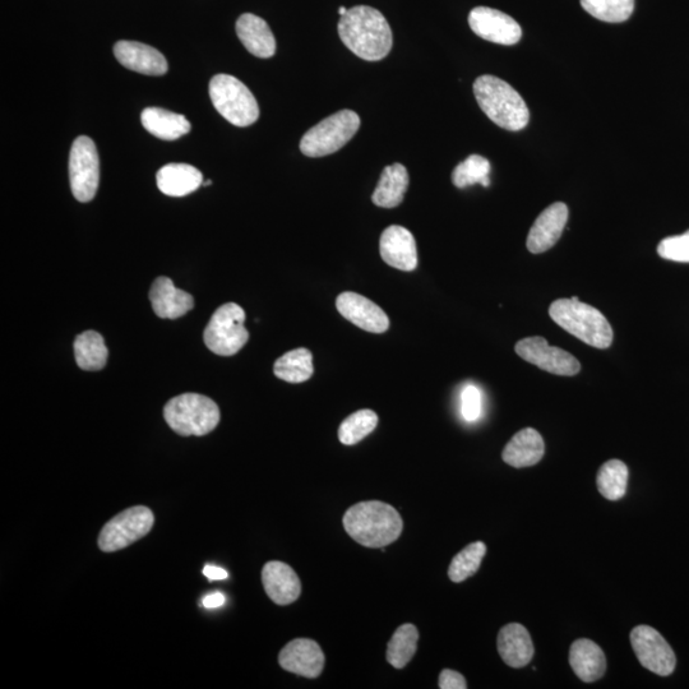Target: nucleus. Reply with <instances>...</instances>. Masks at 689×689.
<instances>
[{
	"instance_id": "obj_1",
	"label": "nucleus",
	"mask_w": 689,
	"mask_h": 689,
	"mask_svg": "<svg viewBox=\"0 0 689 689\" xmlns=\"http://www.w3.org/2000/svg\"><path fill=\"white\" fill-rule=\"evenodd\" d=\"M339 35L356 57L377 62L390 54L393 44L390 25L376 8L358 6L341 16Z\"/></svg>"
},
{
	"instance_id": "obj_2",
	"label": "nucleus",
	"mask_w": 689,
	"mask_h": 689,
	"mask_svg": "<svg viewBox=\"0 0 689 689\" xmlns=\"http://www.w3.org/2000/svg\"><path fill=\"white\" fill-rule=\"evenodd\" d=\"M346 533L367 548H385L400 538L404 522L390 504L360 502L346 511L342 519Z\"/></svg>"
},
{
	"instance_id": "obj_3",
	"label": "nucleus",
	"mask_w": 689,
	"mask_h": 689,
	"mask_svg": "<svg viewBox=\"0 0 689 689\" xmlns=\"http://www.w3.org/2000/svg\"><path fill=\"white\" fill-rule=\"evenodd\" d=\"M474 95L485 115L497 126L517 132L529 123L530 112L524 99L501 78L479 77L474 83Z\"/></svg>"
},
{
	"instance_id": "obj_4",
	"label": "nucleus",
	"mask_w": 689,
	"mask_h": 689,
	"mask_svg": "<svg viewBox=\"0 0 689 689\" xmlns=\"http://www.w3.org/2000/svg\"><path fill=\"white\" fill-rule=\"evenodd\" d=\"M549 316L564 331L596 349L612 345L613 328L598 309L580 302L577 297L559 299L550 304Z\"/></svg>"
},
{
	"instance_id": "obj_5",
	"label": "nucleus",
	"mask_w": 689,
	"mask_h": 689,
	"mask_svg": "<svg viewBox=\"0 0 689 689\" xmlns=\"http://www.w3.org/2000/svg\"><path fill=\"white\" fill-rule=\"evenodd\" d=\"M169 427L183 437H202L220 423V409L210 397L184 393L171 399L164 409Z\"/></svg>"
},
{
	"instance_id": "obj_6",
	"label": "nucleus",
	"mask_w": 689,
	"mask_h": 689,
	"mask_svg": "<svg viewBox=\"0 0 689 689\" xmlns=\"http://www.w3.org/2000/svg\"><path fill=\"white\" fill-rule=\"evenodd\" d=\"M210 97L217 112L233 126L248 127L260 117L256 97L238 78L229 75L212 78Z\"/></svg>"
},
{
	"instance_id": "obj_7",
	"label": "nucleus",
	"mask_w": 689,
	"mask_h": 689,
	"mask_svg": "<svg viewBox=\"0 0 689 689\" xmlns=\"http://www.w3.org/2000/svg\"><path fill=\"white\" fill-rule=\"evenodd\" d=\"M359 127L358 114L353 110H341L309 129L300 141V151L308 157L334 154L355 136Z\"/></svg>"
},
{
	"instance_id": "obj_8",
	"label": "nucleus",
	"mask_w": 689,
	"mask_h": 689,
	"mask_svg": "<svg viewBox=\"0 0 689 689\" xmlns=\"http://www.w3.org/2000/svg\"><path fill=\"white\" fill-rule=\"evenodd\" d=\"M244 322L245 312L240 305H221L208 322L203 334L207 348L220 356H233L239 353L249 340V332L244 327Z\"/></svg>"
},
{
	"instance_id": "obj_9",
	"label": "nucleus",
	"mask_w": 689,
	"mask_h": 689,
	"mask_svg": "<svg viewBox=\"0 0 689 689\" xmlns=\"http://www.w3.org/2000/svg\"><path fill=\"white\" fill-rule=\"evenodd\" d=\"M155 517L150 508L137 506L119 513L106 522L99 536V547L105 553L118 552L145 538L154 526Z\"/></svg>"
},
{
	"instance_id": "obj_10",
	"label": "nucleus",
	"mask_w": 689,
	"mask_h": 689,
	"mask_svg": "<svg viewBox=\"0 0 689 689\" xmlns=\"http://www.w3.org/2000/svg\"><path fill=\"white\" fill-rule=\"evenodd\" d=\"M100 180V161L94 141L81 136L69 155V182L73 196L82 203L94 200Z\"/></svg>"
},
{
	"instance_id": "obj_11",
	"label": "nucleus",
	"mask_w": 689,
	"mask_h": 689,
	"mask_svg": "<svg viewBox=\"0 0 689 689\" xmlns=\"http://www.w3.org/2000/svg\"><path fill=\"white\" fill-rule=\"evenodd\" d=\"M631 644L642 667L660 677L673 674L677 658L672 647L654 628L649 626L633 628Z\"/></svg>"
},
{
	"instance_id": "obj_12",
	"label": "nucleus",
	"mask_w": 689,
	"mask_h": 689,
	"mask_svg": "<svg viewBox=\"0 0 689 689\" xmlns=\"http://www.w3.org/2000/svg\"><path fill=\"white\" fill-rule=\"evenodd\" d=\"M516 353L545 372L572 377L581 371V364L567 351L550 346L544 337H527L516 344Z\"/></svg>"
},
{
	"instance_id": "obj_13",
	"label": "nucleus",
	"mask_w": 689,
	"mask_h": 689,
	"mask_svg": "<svg viewBox=\"0 0 689 689\" xmlns=\"http://www.w3.org/2000/svg\"><path fill=\"white\" fill-rule=\"evenodd\" d=\"M469 25L479 38L499 45H515L522 38V30L511 16L488 7L474 8Z\"/></svg>"
},
{
	"instance_id": "obj_14",
	"label": "nucleus",
	"mask_w": 689,
	"mask_h": 689,
	"mask_svg": "<svg viewBox=\"0 0 689 689\" xmlns=\"http://www.w3.org/2000/svg\"><path fill=\"white\" fill-rule=\"evenodd\" d=\"M336 308L341 316L353 325L372 334H383L390 328V318L387 314L363 295L346 291L337 297Z\"/></svg>"
},
{
	"instance_id": "obj_15",
	"label": "nucleus",
	"mask_w": 689,
	"mask_h": 689,
	"mask_svg": "<svg viewBox=\"0 0 689 689\" xmlns=\"http://www.w3.org/2000/svg\"><path fill=\"white\" fill-rule=\"evenodd\" d=\"M279 663L286 672L304 678H317L325 668V654L316 641L298 638L281 650Z\"/></svg>"
},
{
	"instance_id": "obj_16",
	"label": "nucleus",
	"mask_w": 689,
	"mask_h": 689,
	"mask_svg": "<svg viewBox=\"0 0 689 689\" xmlns=\"http://www.w3.org/2000/svg\"><path fill=\"white\" fill-rule=\"evenodd\" d=\"M379 252L382 260L397 270L411 272L418 267L415 238L402 226L392 225L383 231Z\"/></svg>"
},
{
	"instance_id": "obj_17",
	"label": "nucleus",
	"mask_w": 689,
	"mask_h": 689,
	"mask_svg": "<svg viewBox=\"0 0 689 689\" xmlns=\"http://www.w3.org/2000/svg\"><path fill=\"white\" fill-rule=\"evenodd\" d=\"M568 220V207L562 202L553 203L536 219L527 237V249L540 254L549 251L562 237Z\"/></svg>"
},
{
	"instance_id": "obj_18",
	"label": "nucleus",
	"mask_w": 689,
	"mask_h": 689,
	"mask_svg": "<svg viewBox=\"0 0 689 689\" xmlns=\"http://www.w3.org/2000/svg\"><path fill=\"white\" fill-rule=\"evenodd\" d=\"M115 58L123 67L147 76H163L168 72V62L163 54L150 45L137 41H119L114 46Z\"/></svg>"
},
{
	"instance_id": "obj_19",
	"label": "nucleus",
	"mask_w": 689,
	"mask_h": 689,
	"mask_svg": "<svg viewBox=\"0 0 689 689\" xmlns=\"http://www.w3.org/2000/svg\"><path fill=\"white\" fill-rule=\"evenodd\" d=\"M262 582L268 598L277 605H289L299 599L302 593L297 573L289 564L271 561L262 570Z\"/></svg>"
},
{
	"instance_id": "obj_20",
	"label": "nucleus",
	"mask_w": 689,
	"mask_h": 689,
	"mask_svg": "<svg viewBox=\"0 0 689 689\" xmlns=\"http://www.w3.org/2000/svg\"><path fill=\"white\" fill-rule=\"evenodd\" d=\"M152 308L157 317L177 319L191 312L194 299L187 291L175 288L169 277H159L150 290Z\"/></svg>"
},
{
	"instance_id": "obj_21",
	"label": "nucleus",
	"mask_w": 689,
	"mask_h": 689,
	"mask_svg": "<svg viewBox=\"0 0 689 689\" xmlns=\"http://www.w3.org/2000/svg\"><path fill=\"white\" fill-rule=\"evenodd\" d=\"M497 647L508 667L524 668L533 660V641L522 624L510 623L504 626L498 633Z\"/></svg>"
},
{
	"instance_id": "obj_22",
	"label": "nucleus",
	"mask_w": 689,
	"mask_h": 689,
	"mask_svg": "<svg viewBox=\"0 0 689 689\" xmlns=\"http://www.w3.org/2000/svg\"><path fill=\"white\" fill-rule=\"evenodd\" d=\"M237 34L245 49L257 58H271L276 53L274 34L263 18L244 13L237 21Z\"/></svg>"
},
{
	"instance_id": "obj_23",
	"label": "nucleus",
	"mask_w": 689,
	"mask_h": 689,
	"mask_svg": "<svg viewBox=\"0 0 689 689\" xmlns=\"http://www.w3.org/2000/svg\"><path fill=\"white\" fill-rule=\"evenodd\" d=\"M544 452V439L538 430L525 428L515 434L504 447L502 459L512 467L522 469L538 464L543 459Z\"/></svg>"
},
{
	"instance_id": "obj_24",
	"label": "nucleus",
	"mask_w": 689,
	"mask_h": 689,
	"mask_svg": "<svg viewBox=\"0 0 689 689\" xmlns=\"http://www.w3.org/2000/svg\"><path fill=\"white\" fill-rule=\"evenodd\" d=\"M570 664L577 677L586 683L599 681L607 670V659L603 650L594 641L586 638L573 642Z\"/></svg>"
},
{
	"instance_id": "obj_25",
	"label": "nucleus",
	"mask_w": 689,
	"mask_h": 689,
	"mask_svg": "<svg viewBox=\"0 0 689 689\" xmlns=\"http://www.w3.org/2000/svg\"><path fill=\"white\" fill-rule=\"evenodd\" d=\"M157 187L170 197H184L203 186L200 170L188 164H168L156 175Z\"/></svg>"
},
{
	"instance_id": "obj_26",
	"label": "nucleus",
	"mask_w": 689,
	"mask_h": 689,
	"mask_svg": "<svg viewBox=\"0 0 689 689\" xmlns=\"http://www.w3.org/2000/svg\"><path fill=\"white\" fill-rule=\"evenodd\" d=\"M142 126L160 140L174 141L191 132V123L182 114L160 108H147L141 114Z\"/></svg>"
},
{
	"instance_id": "obj_27",
	"label": "nucleus",
	"mask_w": 689,
	"mask_h": 689,
	"mask_svg": "<svg viewBox=\"0 0 689 689\" xmlns=\"http://www.w3.org/2000/svg\"><path fill=\"white\" fill-rule=\"evenodd\" d=\"M408 187L409 173L404 165L386 166L373 193L372 201L378 207L395 208L404 201Z\"/></svg>"
},
{
	"instance_id": "obj_28",
	"label": "nucleus",
	"mask_w": 689,
	"mask_h": 689,
	"mask_svg": "<svg viewBox=\"0 0 689 689\" xmlns=\"http://www.w3.org/2000/svg\"><path fill=\"white\" fill-rule=\"evenodd\" d=\"M109 351L104 337L95 331L78 335L75 341V358L78 367L87 372L103 369L108 362Z\"/></svg>"
},
{
	"instance_id": "obj_29",
	"label": "nucleus",
	"mask_w": 689,
	"mask_h": 689,
	"mask_svg": "<svg viewBox=\"0 0 689 689\" xmlns=\"http://www.w3.org/2000/svg\"><path fill=\"white\" fill-rule=\"evenodd\" d=\"M274 373L289 383H303L313 376V355L305 348L289 351L276 360Z\"/></svg>"
},
{
	"instance_id": "obj_30",
	"label": "nucleus",
	"mask_w": 689,
	"mask_h": 689,
	"mask_svg": "<svg viewBox=\"0 0 689 689\" xmlns=\"http://www.w3.org/2000/svg\"><path fill=\"white\" fill-rule=\"evenodd\" d=\"M419 632L414 624H404L397 628L388 642L386 658L393 668H405L414 658L418 649Z\"/></svg>"
},
{
	"instance_id": "obj_31",
	"label": "nucleus",
	"mask_w": 689,
	"mask_h": 689,
	"mask_svg": "<svg viewBox=\"0 0 689 689\" xmlns=\"http://www.w3.org/2000/svg\"><path fill=\"white\" fill-rule=\"evenodd\" d=\"M598 489L609 501H619L627 492L628 467L621 460H610L600 467Z\"/></svg>"
},
{
	"instance_id": "obj_32",
	"label": "nucleus",
	"mask_w": 689,
	"mask_h": 689,
	"mask_svg": "<svg viewBox=\"0 0 689 689\" xmlns=\"http://www.w3.org/2000/svg\"><path fill=\"white\" fill-rule=\"evenodd\" d=\"M378 415L373 410H359L341 423L339 439L342 445L354 446L377 428Z\"/></svg>"
},
{
	"instance_id": "obj_33",
	"label": "nucleus",
	"mask_w": 689,
	"mask_h": 689,
	"mask_svg": "<svg viewBox=\"0 0 689 689\" xmlns=\"http://www.w3.org/2000/svg\"><path fill=\"white\" fill-rule=\"evenodd\" d=\"M485 554H487V545L482 541H475V543L470 544L452 559L451 566L448 568V577L451 578L452 582L460 584L466 578L474 576L478 572Z\"/></svg>"
},
{
	"instance_id": "obj_34",
	"label": "nucleus",
	"mask_w": 689,
	"mask_h": 689,
	"mask_svg": "<svg viewBox=\"0 0 689 689\" xmlns=\"http://www.w3.org/2000/svg\"><path fill=\"white\" fill-rule=\"evenodd\" d=\"M489 174V161L483 156L471 155L453 170L452 182L455 184V187L460 189L474 186V184H482L483 187H489Z\"/></svg>"
},
{
	"instance_id": "obj_35",
	"label": "nucleus",
	"mask_w": 689,
	"mask_h": 689,
	"mask_svg": "<svg viewBox=\"0 0 689 689\" xmlns=\"http://www.w3.org/2000/svg\"><path fill=\"white\" fill-rule=\"evenodd\" d=\"M580 2L589 15L609 23L627 21L635 11V0H580Z\"/></svg>"
},
{
	"instance_id": "obj_36",
	"label": "nucleus",
	"mask_w": 689,
	"mask_h": 689,
	"mask_svg": "<svg viewBox=\"0 0 689 689\" xmlns=\"http://www.w3.org/2000/svg\"><path fill=\"white\" fill-rule=\"evenodd\" d=\"M658 253L664 260L689 263V230L682 235L661 240Z\"/></svg>"
},
{
	"instance_id": "obj_37",
	"label": "nucleus",
	"mask_w": 689,
	"mask_h": 689,
	"mask_svg": "<svg viewBox=\"0 0 689 689\" xmlns=\"http://www.w3.org/2000/svg\"><path fill=\"white\" fill-rule=\"evenodd\" d=\"M482 392L473 385L466 386L461 393V413L466 422H475L482 415Z\"/></svg>"
},
{
	"instance_id": "obj_38",
	"label": "nucleus",
	"mask_w": 689,
	"mask_h": 689,
	"mask_svg": "<svg viewBox=\"0 0 689 689\" xmlns=\"http://www.w3.org/2000/svg\"><path fill=\"white\" fill-rule=\"evenodd\" d=\"M439 688L441 689H466L467 683L464 675L455 670L445 669L439 675Z\"/></svg>"
},
{
	"instance_id": "obj_39",
	"label": "nucleus",
	"mask_w": 689,
	"mask_h": 689,
	"mask_svg": "<svg viewBox=\"0 0 689 689\" xmlns=\"http://www.w3.org/2000/svg\"><path fill=\"white\" fill-rule=\"evenodd\" d=\"M203 575L210 581L226 580L229 577L228 572L223 570V568L210 566V564L203 568Z\"/></svg>"
},
{
	"instance_id": "obj_40",
	"label": "nucleus",
	"mask_w": 689,
	"mask_h": 689,
	"mask_svg": "<svg viewBox=\"0 0 689 689\" xmlns=\"http://www.w3.org/2000/svg\"><path fill=\"white\" fill-rule=\"evenodd\" d=\"M225 600V596L221 593H217L216 591V593L206 595L205 598L202 599V604L203 607L207 609H214L224 605Z\"/></svg>"
},
{
	"instance_id": "obj_41",
	"label": "nucleus",
	"mask_w": 689,
	"mask_h": 689,
	"mask_svg": "<svg viewBox=\"0 0 689 689\" xmlns=\"http://www.w3.org/2000/svg\"><path fill=\"white\" fill-rule=\"evenodd\" d=\"M348 11H349V9H346L345 7H340V8H339L340 16L346 15V13H348Z\"/></svg>"
},
{
	"instance_id": "obj_42",
	"label": "nucleus",
	"mask_w": 689,
	"mask_h": 689,
	"mask_svg": "<svg viewBox=\"0 0 689 689\" xmlns=\"http://www.w3.org/2000/svg\"><path fill=\"white\" fill-rule=\"evenodd\" d=\"M211 184H212L211 180H208V182L203 183V186H211Z\"/></svg>"
}]
</instances>
